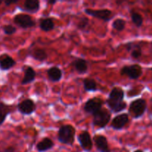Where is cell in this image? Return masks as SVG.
<instances>
[{
  "mask_svg": "<svg viewBox=\"0 0 152 152\" xmlns=\"http://www.w3.org/2000/svg\"><path fill=\"white\" fill-rule=\"evenodd\" d=\"M18 111L23 115H31L37 109L36 104L31 99H25L16 106Z\"/></svg>",
  "mask_w": 152,
  "mask_h": 152,
  "instance_id": "obj_9",
  "label": "cell"
},
{
  "mask_svg": "<svg viewBox=\"0 0 152 152\" xmlns=\"http://www.w3.org/2000/svg\"><path fill=\"white\" fill-rule=\"evenodd\" d=\"M83 86L86 91L94 92L97 91V85L96 81L93 79L86 78L83 80Z\"/></svg>",
  "mask_w": 152,
  "mask_h": 152,
  "instance_id": "obj_22",
  "label": "cell"
},
{
  "mask_svg": "<svg viewBox=\"0 0 152 152\" xmlns=\"http://www.w3.org/2000/svg\"><path fill=\"white\" fill-rule=\"evenodd\" d=\"M54 145V142L51 139L48 137H45L37 145V149L39 152H45L51 149Z\"/></svg>",
  "mask_w": 152,
  "mask_h": 152,
  "instance_id": "obj_19",
  "label": "cell"
},
{
  "mask_svg": "<svg viewBox=\"0 0 152 152\" xmlns=\"http://www.w3.org/2000/svg\"><path fill=\"white\" fill-rule=\"evenodd\" d=\"M111 118V113L107 109H101L93 115V125L96 127L104 129L110 122Z\"/></svg>",
  "mask_w": 152,
  "mask_h": 152,
  "instance_id": "obj_4",
  "label": "cell"
},
{
  "mask_svg": "<svg viewBox=\"0 0 152 152\" xmlns=\"http://www.w3.org/2000/svg\"><path fill=\"white\" fill-rule=\"evenodd\" d=\"M125 92L121 88L114 87L109 94L106 99V105L113 113H120L124 111L127 107V104L123 101Z\"/></svg>",
  "mask_w": 152,
  "mask_h": 152,
  "instance_id": "obj_1",
  "label": "cell"
},
{
  "mask_svg": "<svg viewBox=\"0 0 152 152\" xmlns=\"http://www.w3.org/2000/svg\"><path fill=\"white\" fill-rule=\"evenodd\" d=\"M71 65L74 67L75 71L78 74H86L88 71V68L87 61L85 59H83V58H77V59H76L72 62Z\"/></svg>",
  "mask_w": 152,
  "mask_h": 152,
  "instance_id": "obj_16",
  "label": "cell"
},
{
  "mask_svg": "<svg viewBox=\"0 0 152 152\" xmlns=\"http://www.w3.org/2000/svg\"><path fill=\"white\" fill-rule=\"evenodd\" d=\"M56 2H57L56 0H48V4H51V5H53V4H56Z\"/></svg>",
  "mask_w": 152,
  "mask_h": 152,
  "instance_id": "obj_29",
  "label": "cell"
},
{
  "mask_svg": "<svg viewBox=\"0 0 152 152\" xmlns=\"http://www.w3.org/2000/svg\"><path fill=\"white\" fill-rule=\"evenodd\" d=\"M126 21L123 19H117L112 23V28L117 31H123L126 28Z\"/></svg>",
  "mask_w": 152,
  "mask_h": 152,
  "instance_id": "obj_24",
  "label": "cell"
},
{
  "mask_svg": "<svg viewBox=\"0 0 152 152\" xmlns=\"http://www.w3.org/2000/svg\"><path fill=\"white\" fill-rule=\"evenodd\" d=\"M29 56L39 62H44L47 59L48 53L44 49L37 48H34L31 51H30Z\"/></svg>",
  "mask_w": 152,
  "mask_h": 152,
  "instance_id": "obj_18",
  "label": "cell"
},
{
  "mask_svg": "<svg viewBox=\"0 0 152 152\" xmlns=\"http://www.w3.org/2000/svg\"><path fill=\"white\" fill-rule=\"evenodd\" d=\"M16 64V61L7 53H4L0 56V70L1 71H8L14 67Z\"/></svg>",
  "mask_w": 152,
  "mask_h": 152,
  "instance_id": "obj_13",
  "label": "cell"
},
{
  "mask_svg": "<svg viewBox=\"0 0 152 152\" xmlns=\"http://www.w3.org/2000/svg\"><path fill=\"white\" fill-rule=\"evenodd\" d=\"M85 13L91 16L101 19L104 22H108L113 16V12L108 9H100V10H92V9H85Z\"/></svg>",
  "mask_w": 152,
  "mask_h": 152,
  "instance_id": "obj_8",
  "label": "cell"
},
{
  "mask_svg": "<svg viewBox=\"0 0 152 152\" xmlns=\"http://www.w3.org/2000/svg\"><path fill=\"white\" fill-rule=\"evenodd\" d=\"M20 9L31 13H37L40 9V2L38 0H26L24 2L23 8Z\"/></svg>",
  "mask_w": 152,
  "mask_h": 152,
  "instance_id": "obj_15",
  "label": "cell"
},
{
  "mask_svg": "<svg viewBox=\"0 0 152 152\" xmlns=\"http://www.w3.org/2000/svg\"><path fill=\"white\" fill-rule=\"evenodd\" d=\"M10 105L0 102V126L4 123L7 117L10 114Z\"/></svg>",
  "mask_w": 152,
  "mask_h": 152,
  "instance_id": "obj_20",
  "label": "cell"
},
{
  "mask_svg": "<svg viewBox=\"0 0 152 152\" xmlns=\"http://www.w3.org/2000/svg\"><path fill=\"white\" fill-rule=\"evenodd\" d=\"M131 17L135 26L137 28H140L142 26L143 23V18L140 13H138L137 12H131Z\"/></svg>",
  "mask_w": 152,
  "mask_h": 152,
  "instance_id": "obj_23",
  "label": "cell"
},
{
  "mask_svg": "<svg viewBox=\"0 0 152 152\" xmlns=\"http://www.w3.org/2000/svg\"><path fill=\"white\" fill-rule=\"evenodd\" d=\"M1 3H2V1H0V4H1Z\"/></svg>",
  "mask_w": 152,
  "mask_h": 152,
  "instance_id": "obj_31",
  "label": "cell"
},
{
  "mask_svg": "<svg viewBox=\"0 0 152 152\" xmlns=\"http://www.w3.org/2000/svg\"><path fill=\"white\" fill-rule=\"evenodd\" d=\"M13 22L18 27L23 29L33 28L36 25V21L34 20L32 16L28 14L19 13L13 17Z\"/></svg>",
  "mask_w": 152,
  "mask_h": 152,
  "instance_id": "obj_6",
  "label": "cell"
},
{
  "mask_svg": "<svg viewBox=\"0 0 152 152\" xmlns=\"http://www.w3.org/2000/svg\"><path fill=\"white\" fill-rule=\"evenodd\" d=\"M54 27V22L51 18H45V19L40 20L39 28L42 31L48 32V31L53 30Z\"/></svg>",
  "mask_w": 152,
  "mask_h": 152,
  "instance_id": "obj_21",
  "label": "cell"
},
{
  "mask_svg": "<svg viewBox=\"0 0 152 152\" xmlns=\"http://www.w3.org/2000/svg\"><path fill=\"white\" fill-rule=\"evenodd\" d=\"M36 75H37L36 71H34L32 67L25 66L24 68V77L21 84L25 86V85L33 83L36 80Z\"/></svg>",
  "mask_w": 152,
  "mask_h": 152,
  "instance_id": "obj_14",
  "label": "cell"
},
{
  "mask_svg": "<svg viewBox=\"0 0 152 152\" xmlns=\"http://www.w3.org/2000/svg\"><path fill=\"white\" fill-rule=\"evenodd\" d=\"M147 103L144 99H137L130 103L129 108V113L134 119H138L143 116L146 111Z\"/></svg>",
  "mask_w": 152,
  "mask_h": 152,
  "instance_id": "obj_3",
  "label": "cell"
},
{
  "mask_svg": "<svg viewBox=\"0 0 152 152\" xmlns=\"http://www.w3.org/2000/svg\"><path fill=\"white\" fill-rule=\"evenodd\" d=\"M151 109H152V107H151Z\"/></svg>",
  "mask_w": 152,
  "mask_h": 152,
  "instance_id": "obj_32",
  "label": "cell"
},
{
  "mask_svg": "<svg viewBox=\"0 0 152 152\" xmlns=\"http://www.w3.org/2000/svg\"><path fill=\"white\" fill-rule=\"evenodd\" d=\"M103 101L97 97H94L91 99H88L87 102L85 103L84 111L88 114L94 115L98 111L102 109Z\"/></svg>",
  "mask_w": 152,
  "mask_h": 152,
  "instance_id": "obj_7",
  "label": "cell"
},
{
  "mask_svg": "<svg viewBox=\"0 0 152 152\" xmlns=\"http://www.w3.org/2000/svg\"><path fill=\"white\" fill-rule=\"evenodd\" d=\"M47 75L49 80L53 83L59 82L62 78V71L56 66L51 67L47 71Z\"/></svg>",
  "mask_w": 152,
  "mask_h": 152,
  "instance_id": "obj_17",
  "label": "cell"
},
{
  "mask_svg": "<svg viewBox=\"0 0 152 152\" xmlns=\"http://www.w3.org/2000/svg\"><path fill=\"white\" fill-rule=\"evenodd\" d=\"M0 152H16V150L14 147L9 146L7 148H5L3 150H1V151H0Z\"/></svg>",
  "mask_w": 152,
  "mask_h": 152,
  "instance_id": "obj_27",
  "label": "cell"
},
{
  "mask_svg": "<svg viewBox=\"0 0 152 152\" xmlns=\"http://www.w3.org/2000/svg\"><path fill=\"white\" fill-rule=\"evenodd\" d=\"M96 148L99 152H111L108 140L102 134H96L93 139Z\"/></svg>",
  "mask_w": 152,
  "mask_h": 152,
  "instance_id": "obj_12",
  "label": "cell"
},
{
  "mask_svg": "<svg viewBox=\"0 0 152 152\" xmlns=\"http://www.w3.org/2000/svg\"><path fill=\"white\" fill-rule=\"evenodd\" d=\"M89 25V19L87 17H82L80 19L79 22L77 23V28L79 29L82 30V31H84L85 29L87 28V27Z\"/></svg>",
  "mask_w": 152,
  "mask_h": 152,
  "instance_id": "obj_25",
  "label": "cell"
},
{
  "mask_svg": "<svg viewBox=\"0 0 152 152\" xmlns=\"http://www.w3.org/2000/svg\"><path fill=\"white\" fill-rule=\"evenodd\" d=\"M129 122V114H121L116 116L113 118L111 122V127L113 129L117 131H120L123 129L125 126L127 125Z\"/></svg>",
  "mask_w": 152,
  "mask_h": 152,
  "instance_id": "obj_11",
  "label": "cell"
},
{
  "mask_svg": "<svg viewBox=\"0 0 152 152\" xmlns=\"http://www.w3.org/2000/svg\"><path fill=\"white\" fill-rule=\"evenodd\" d=\"M134 152H143V151H141V150H136V151H134Z\"/></svg>",
  "mask_w": 152,
  "mask_h": 152,
  "instance_id": "obj_30",
  "label": "cell"
},
{
  "mask_svg": "<svg viewBox=\"0 0 152 152\" xmlns=\"http://www.w3.org/2000/svg\"><path fill=\"white\" fill-rule=\"evenodd\" d=\"M142 74V68L138 64L126 65L120 70V74L122 76H127L131 80H137V79L140 78Z\"/></svg>",
  "mask_w": 152,
  "mask_h": 152,
  "instance_id": "obj_5",
  "label": "cell"
},
{
  "mask_svg": "<svg viewBox=\"0 0 152 152\" xmlns=\"http://www.w3.org/2000/svg\"><path fill=\"white\" fill-rule=\"evenodd\" d=\"M76 130L71 125H64L59 129L57 139L59 142L65 145H73L75 140Z\"/></svg>",
  "mask_w": 152,
  "mask_h": 152,
  "instance_id": "obj_2",
  "label": "cell"
},
{
  "mask_svg": "<svg viewBox=\"0 0 152 152\" xmlns=\"http://www.w3.org/2000/svg\"><path fill=\"white\" fill-rule=\"evenodd\" d=\"M18 1L15 0V1H4V4H5L6 6H10V4H15V3H17Z\"/></svg>",
  "mask_w": 152,
  "mask_h": 152,
  "instance_id": "obj_28",
  "label": "cell"
},
{
  "mask_svg": "<svg viewBox=\"0 0 152 152\" xmlns=\"http://www.w3.org/2000/svg\"><path fill=\"white\" fill-rule=\"evenodd\" d=\"M2 31L6 35H12L16 32V28L12 25H5L2 27Z\"/></svg>",
  "mask_w": 152,
  "mask_h": 152,
  "instance_id": "obj_26",
  "label": "cell"
},
{
  "mask_svg": "<svg viewBox=\"0 0 152 152\" xmlns=\"http://www.w3.org/2000/svg\"><path fill=\"white\" fill-rule=\"evenodd\" d=\"M80 146L84 151H90L93 148V140L90 133L87 131H83L77 137Z\"/></svg>",
  "mask_w": 152,
  "mask_h": 152,
  "instance_id": "obj_10",
  "label": "cell"
}]
</instances>
